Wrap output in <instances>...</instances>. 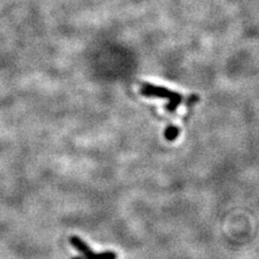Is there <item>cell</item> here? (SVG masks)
<instances>
[{"label":"cell","mask_w":259,"mask_h":259,"mask_svg":"<svg viewBox=\"0 0 259 259\" xmlns=\"http://www.w3.org/2000/svg\"><path fill=\"white\" fill-rule=\"evenodd\" d=\"M70 243L72 246L82 254V257L78 259H117V254L113 252H105V253L92 252V249L89 247L82 240L77 237H72L70 239Z\"/></svg>","instance_id":"obj_1"}]
</instances>
